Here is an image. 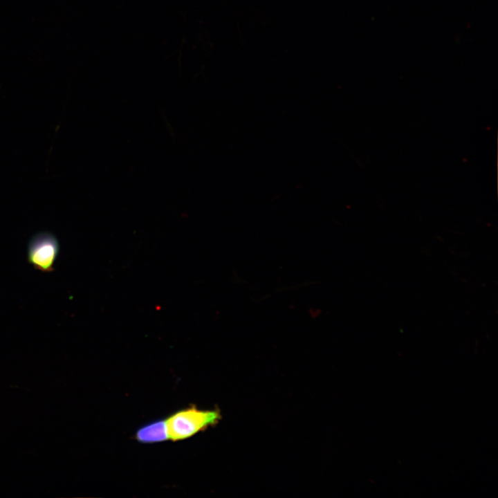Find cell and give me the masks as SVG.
Returning <instances> with one entry per match:
<instances>
[{
	"instance_id": "1",
	"label": "cell",
	"mask_w": 498,
	"mask_h": 498,
	"mask_svg": "<svg viewBox=\"0 0 498 498\" xmlns=\"http://www.w3.org/2000/svg\"><path fill=\"white\" fill-rule=\"evenodd\" d=\"M221 419L217 410H205L191 405L179 409L166 418L169 439L185 440L215 425Z\"/></svg>"
},
{
	"instance_id": "2",
	"label": "cell",
	"mask_w": 498,
	"mask_h": 498,
	"mask_svg": "<svg viewBox=\"0 0 498 498\" xmlns=\"http://www.w3.org/2000/svg\"><path fill=\"white\" fill-rule=\"evenodd\" d=\"M59 248V240L55 234L49 232H38L28 242V261L36 270L53 272Z\"/></svg>"
},
{
	"instance_id": "3",
	"label": "cell",
	"mask_w": 498,
	"mask_h": 498,
	"mask_svg": "<svg viewBox=\"0 0 498 498\" xmlns=\"http://www.w3.org/2000/svg\"><path fill=\"white\" fill-rule=\"evenodd\" d=\"M136 440L142 443H154L169 439L166 419L148 423L137 430Z\"/></svg>"
}]
</instances>
